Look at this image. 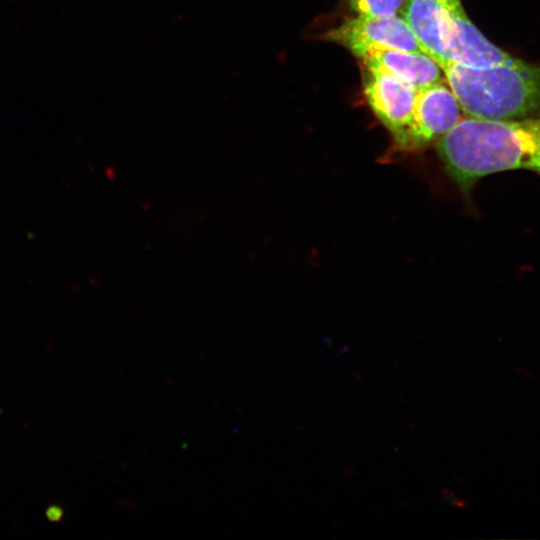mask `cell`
I'll list each match as a JSON object with an SVG mask.
<instances>
[{
  "instance_id": "6da1fadb",
  "label": "cell",
  "mask_w": 540,
  "mask_h": 540,
  "mask_svg": "<svg viewBox=\"0 0 540 540\" xmlns=\"http://www.w3.org/2000/svg\"><path fill=\"white\" fill-rule=\"evenodd\" d=\"M450 177L467 197L487 175L515 169L540 177V116L518 120L462 117L437 141Z\"/></svg>"
},
{
  "instance_id": "7a4b0ae2",
  "label": "cell",
  "mask_w": 540,
  "mask_h": 540,
  "mask_svg": "<svg viewBox=\"0 0 540 540\" xmlns=\"http://www.w3.org/2000/svg\"><path fill=\"white\" fill-rule=\"evenodd\" d=\"M440 67L468 117L506 121L540 116L538 65L519 60L471 67L445 61Z\"/></svg>"
},
{
  "instance_id": "3957f363",
  "label": "cell",
  "mask_w": 540,
  "mask_h": 540,
  "mask_svg": "<svg viewBox=\"0 0 540 540\" xmlns=\"http://www.w3.org/2000/svg\"><path fill=\"white\" fill-rule=\"evenodd\" d=\"M322 37L342 45L361 59L368 52L379 48L427 54L408 23L396 15L389 17L357 15L343 21Z\"/></svg>"
},
{
  "instance_id": "277c9868",
  "label": "cell",
  "mask_w": 540,
  "mask_h": 540,
  "mask_svg": "<svg viewBox=\"0 0 540 540\" xmlns=\"http://www.w3.org/2000/svg\"><path fill=\"white\" fill-rule=\"evenodd\" d=\"M462 109L447 85L440 82L418 90L411 123L395 143L399 151H416L438 141L462 118Z\"/></svg>"
},
{
  "instance_id": "5b68a950",
  "label": "cell",
  "mask_w": 540,
  "mask_h": 540,
  "mask_svg": "<svg viewBox=\"0 0 540 540\" xmlns=\"http://www.w3.org/2000/svg\"><path fill=\"white\" fill-rule=\"evenodd\" d=\"M363 89L369 106L397 143L411 123L418 90L383 70L368 66H363Z\"/></svg>"
},
{
  "instance_id": "8992f818",
  "label": "cell",
  "mask_w": 540,
  "mask_h": 540,
  "mask_svg": "<svg viewBox=\"0 0 540 540\" xmlns=\"http://www.w3.org/2000/svg\"><path fill=\"white\" fill-rule=\"evenodd\" d=\"M363 66L383 70L417 90L444 82L440 65L425 53L379 48L362 58Z\"/></svg>"
},
{
  "instance_id": "52a82bcc",
  "label": "cell",
  "mask_w": 540,
  "mask_h": 540,
  "mask_svg": "<svg viewBox=\"0 0 540 540\" xmlns=\"http://www.w3.org/2000/svg\"><path fill=\"white\" fill-rule=\"evenodd\" d=\"M447 0H404L403 18L439 65L445 61L441 40L442 16Z\"/></svg>"
},
{
  "instance_id": "ba28073f",
  "label": "cell",
  "mask_w": 540,
  "mask_h": 540,
  "mask_svg": "<svg viewBox=\"0 0 540 540\" xmlns=\"http://www.w3.org/2000/svg\"><path fill=\"white\" fill-rule=\"evenodd\" d=\"M357 14L371 17H389L398 12L404 0H347Z\"/></svg>"
},
{
  "instance_id": "9c48e42d",
  "label": "cell",
  "mask_w": 540,
  "mask_h": 540,
  "mask_svg": "<svg viewBox=\"0 0 540 540\" xmlns=\"http://www.w3.org/2000/svg\"><path fill=\"white\" fill-rule=\"evenodd\" d=\"M45 517L51 523H58L64 517V509L58 504L49 505L45 509Z\"/></svg>"
}]
</instances>
